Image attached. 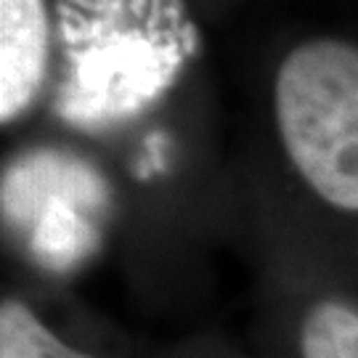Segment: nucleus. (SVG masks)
<instances>
[{
  "label": "nucleus",
  "instance_id": "1",
  "mask_svg": "<svg viewBox=\"0 0 358 358\" xmlns=\"http://www.w3.org/2000/svg\"><path fill=\"white\" fill-rule=\"evenodd\" d=\"M276 122L308 186L327 205L358 213V45L316 38L287 53Z\"/></svg>",
  "mask_w": 358,
  "mask_h": 358
},
{
  "label": "nucleus",
  "instance_id": "5",
  "mask_svg": "<svg viewBox=\"0 0 358 358\" xmlns=\"http://www.w3.org/2000/svg\"><path fill=\"white\" fill-rule=\"evenodd\" d=\"M303 358H358V310L319 303L303 324Z\"/></svg>",
  "mask_w": 358,
  "mask_h": 358
},
{
  "label": "nucleus",
  "instance_id": "3",
  "mask_svg": "<svg viewBox=\"0 0 358 358\" xmlns=\"http://www.w3.org/2000/svg\"><path fill=\"white\" fill-rule=\"evenodd\" d=\"M51 48L45 0H0V120L11 122L43 88Z\"/></svg>",
  "mask_w": 358,
  "mask_h": 358
},
{
  "label": "nucleus",
  "instance_id": "2",
  "mask_svg": "<svg viewBox=\"0 0 358 358\" xmlns=\"http://www.w3.org/2000/svg\"><path fill=\"white\" fill-rule=\"evenodd\" d=\"M103 186L85 165L62 154H35L16 165L3 186V207L29 229V250L40 266L69 271L96 247L85 213L99 207Z\"/></svg>",
  "mask_w": 358,
  "mask_h": 358
},
{
  "label": "nucleus",
  "instance_id": "4",
  "mask_svg": "<svg viewBox=\"0 0 358 358\" xmlns=\"http://www.w3.org/2000/svg\"><path fill=\"white\" fill-rule=\"evenodd\" d=\"M0 358H90V356L66 348L19 300H3V308H0Z\"/></svg>",
  "mask_w": 358,
  "mask_h": 358
}]
</instances>
